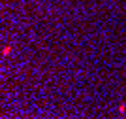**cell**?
I'll list each match as a JSON object with an SVG mask.
<instances>
[{"instance_id": "cell-1", "label": "cell", "mask_w": 126, "mask_h": 119, "mask_svg": "<svg viewBox=\"0 0 126 119\" xmlns=\"http://www.w3.org/2000/svg\"><path fill=\"white\" fill-rule=\"evenodd\" d=\"M124 110H126V106H124V104H121V106H119V112H121V114H124Z\"/></svg>"}]
</instances>
